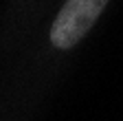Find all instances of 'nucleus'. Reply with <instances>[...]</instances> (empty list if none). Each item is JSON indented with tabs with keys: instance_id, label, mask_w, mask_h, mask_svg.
<instances>
[{
	"instance_id": "obj_1",
	"label": "nucleus",
	"mask_w": 123,
	"mask_h": 121,
	"mask_svg": "<svg viewBox=\"0 0 123 121\" xmlns=\"http://www.w3.org/2000/svg\"><path fill=\"white\" fill-rule=\"evenodd\" d=\"M108 0H66L51 26V44L68 51L79 42L103 13Z\"/></svg>"
}]
</instances>
